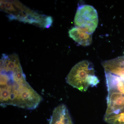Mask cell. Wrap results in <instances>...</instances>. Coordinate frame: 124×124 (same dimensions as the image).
Masks as SVG:
<instances>
[{
  "label": "cell",
  "instance_id": "6da1fadb",
  "mask_svg": "<svg viewBox=\"0 0 124 124\" xmlns=\"http://www.w3.org/2000/svg\"><path fill=\"white\" fill-rule=\"evenodd\" d=\"M0 67L1 106L36 108L42 98L27 82L17 54H2Z\"/></svg>",
  "mask_w": 124,
  "mask_h": 124
},
{
  "label": "cell",
  "instance_id": "7a4b0ae2",
  "mask_svg": "<svg viewBox=\"0 0 124 124\" xmlns=\"http://www.w3.org/2000/svg\"><path fill=\"white\" fill-rule=\"evenodd\" d=\"M0 8L1 11L7 14L10 20H18L45 28H49L53 23L51 16L38 13L19 1L0 0Z\"/></svg>",
  "mask_w": 124,
  "mask_h": 124
},
{
  "label": "cell",
  "instance_id": "3957f363",
  "mask_svg": "<svg viewBox=\"0 0 124 124\" xmlns=\"http://www.w3.org/2000/svg\"><path fill=\"white\" fill-rule=\"evenodd\" d=\"M67 83L81 91L96 86L99 80L95 76L93 64L87 60L79 62L73 67L66 78Z\"/></svg>",
  "mask_w": 124,
  "mask_h": 124
},
{
  "label": "cell",
  "instance_id": "277c9868",
  "mask_svg": "<svg viewBox=\"0 0 124 124\" xmlns=\"http://www.w3.org/2000/svg\"><path fill=\"white\" fill-rule=\"evenodd\" d=\"M98 20L96 10L91 5H85L78 8L74 23L76 27L92 35L98 26Z\"/></svg>",
  "mask_w": 124,
  "mask_h": 124
},
{
  "label": "cell",
  "instance_id": "5b68a950",
  "mask_svg": "<svg viewBox=\"0 0 124 124\" xmlns=\"http://www.w3.org/2000/svg\"><path fill=\"white\" fill-rule=\"evenodd\" d=\"M69 36L82 46H88L92 42V35L80 28L73 27L69 31Z\"/></svg>",
  "mask_w": 124,
  "mask_h": 124
},
{
  "label": "cell",
  "instance_id": "8992f818",
  "mask_svg": "<svg viewBox=\"0 0 124 124\" xmlns=\"http://www.w3.org/2000/svg\"><path fill=\"white\" fill-rule=\"evenodd\" d=\"M104 120L110 124H124V108L116 114L104 116Z\"/></svg>",
  "mask_w": 124,
  "mask_h": 124
}]
</instances>
